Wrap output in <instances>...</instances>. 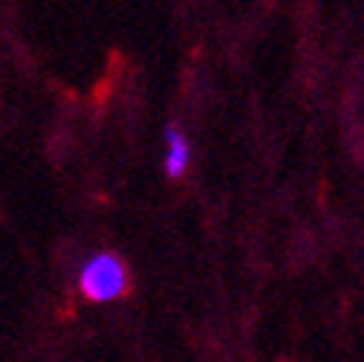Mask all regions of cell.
<instances>
[{
	"instance_id": "obj_2",
	"label": "cell",
	"mask_w": 364,
	"mask_h": 362,
	"mask_svg": "<svg viewBox=\"0 0 364 362\" xmlns=\"http://www.w3.org/2000/svg\"><path fill=\"white\" fill-rule=\"evenodd\" d=\"M165 140H168V160H165V171H168V177H179L182 171L188 168V160H191L188 140H186V133H182L179 128H168Z\"/></svg>"
},
{
	"instance_id": "obj_1",
	"label": "cell",
	"mask_w": 364,
	"mask_h": 362,
	"mask_svg": "<svg viewBox=\"0 0 364 362\" xmlns=\"http://www.w3.org/2000/svg\"><path fill=\"white\" fill-rule=\"evenodd\" d=\"M78 287L90 301H113L127 293L130 279L122 258H116L113 252H99L84 264Z\"/></svg>"
}]
</instances>
